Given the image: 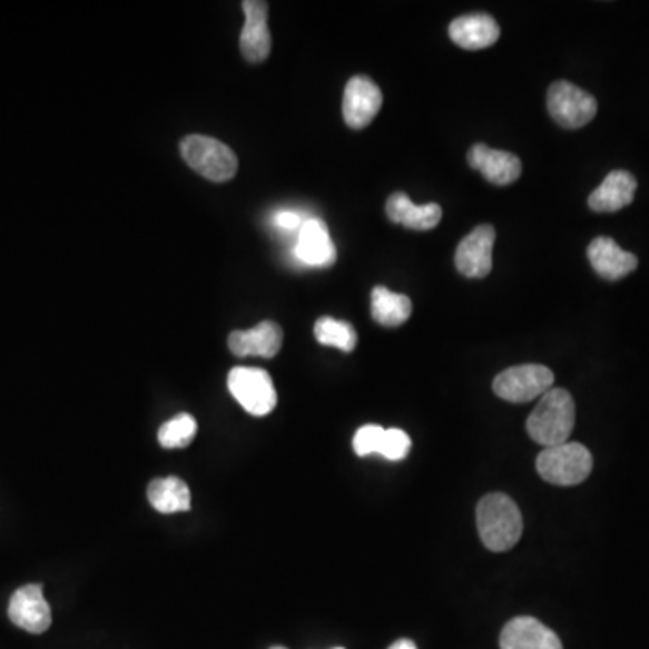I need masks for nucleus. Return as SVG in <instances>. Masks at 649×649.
<instances>
[{
    "instance_id": "nucleus-5",
    "label": "nucleus",
    "mask_w": 649,
    "mask_h": 649,
    "mask_svg": "<svg viewBox=\"0 0 649 649\" xmlns=\"http://www.w3.org/2000/svg\"><path fill=\"white\" fill-rule=\"evenodd\" d=\"M228 389L237 403L255 417H264L278 403L275 384L266 370L237 366L229 372Z\"/></svg>"
},
{
    "instance_id": "nucleus-27",
    "label": "nucleus",
    "mask_w": 649,
    "mask_h": 649,
    "mask_svg": "<svg viewBox=\"0 0 649 649\" xmlns=\"http://www.w3.org/2000/svg\"><path fill=\"white\" fill-rule=\"evenodd\" d=\"M389 649H419V648L417 646H415V642H413V640L401 639L397 640V642H394V645L390 646Z\"/></svg>"
},
{
    "instance_id": "nucleus-13",
    "label": "nucleus",
    "mask_w": 649,
    "mask_h": 649,
    "mask_svg": "<svg viewBox=\"0 0 649 649\" xmlns=\"http://www.w3.org/2000/svg\"><path fill=\"white\" fill-rule=\"evenodd\" d=\"M588 260L593 271L608 282L621 281L639 266L633 253L626 252L610 237H598L588 246Z\"/></svg>"
},
{
    "instance_id": "nucleus-7",
    "label": "nucleus",
    "mask_w": 649,
    "mask_h": 649,
    "mask_svg": "<svg viewBox=\"0 0 649 649\" xmlns=\"http://www.w3.org/2000/svg\"><path fill=\"white\" fill-rule=\"evenodd\" d=\"M554 374L543 365H520L503 370L493 383L494 394L508 403H529L552 390Z\"/></svg>"
},
{
    "instance_id": "nucleus-25",
    "label": "nucleus",
    "mask_w": 649,
    "mask_h": 649,
    "mask_svg": "<svg viewBox=\"0 0 649 649\" xmlns=\"http://www.w3.org/2000/svg\"><path fill=\"white\" fill-rule=\"evenodd\" d=\"M383 435L384 427L377 426V424H366V426L360 427L354 435V441H352L356 455L370 456L375 455V453L380 455Z\"/></svg>"
},
{
    "instance_id": "nucleus-21",
    "label": "nucleus",
    "mask_w": 649,
    "mask_h": 649,
    "mask_svg": "<svg viewBox=\"0 0 649 649\" xmlns=\"http://www.w3.org/2000/svg\"><path fill=\"white\" fill-rule=\"evenodd\" d=\"M412 299L386 287L372 291V318L383 327H399L412 316Z\"/></svg>"
},
{
    "instance_id": "nucleus-23",
    "label": "nucleus",
    "mask_w": 649,
    "mask_h": 649,
    "mask_svg": "<svg viewBox=\"0 0 649 649\" xmlns=\"http://www.w3.org/2000/svg\"><path fill=\"white\" fill-rule=\"evenodd\" d=\"M195 433H197L195 419L190 413H180L163 424L159 430V442L166 450H180L194 441Z\"/></svg>"
},
{
    "instance_id": "nucleus-19",
    "label": "nucleus",
    "mask_w": 649,
    "mask_h": 649,
    "mask_svg": "<svg viewBox=\"0 0 649 649\" xmlns=\"http://www.w3.org/2000/svg\"><path fill=\"white\" fill-rule=\"evenodd\" d=\"M386 215L392 223L401 224L404 228L427 232L441 223L442 208L435 203L413 204L406 194L397 191L386 200Z\"/></svg>"
},
{
    "instance_id": "nucleus-17",
    "label": "nucleus",
    "mask_w": 649,
    "mask_h": 649,
    "mask_svg": "<svg viewBox=\"0 0 649 649\" xmlns=\"http://www.w3.org/2000/svg\"><path fill=\"white\" fill-rule=\"evenodd\" d=\"M637 179L630 171L613 170L604 177L599 188L588 197V206L598 214H613L630 206L636 199Z\"/></svg>"
},
{
    "instance_id": "nucleus-8",
    "label": "nucleus",
    "mask_w": 649,
    "mask_h": 649,
    "mask_svg": "<svg viewBox=\"0 0 649 649\" xmlns=\"http://www.w3.org/2000/svg\"><path fill=\"white\" fill-rule=\"evenodd\" d=\"M496 232L491 224L474 228L456 247L455 266L465 278H485L493 269Z\"/></svg>"
},
{
    "instance_id": "nucleus-1",
    "label": "nucleus",
    "mask_w": 649,
    "mask_h": 649,
    "mask_svg": "<svg viewBox=\"0 0 649 649\" xmlns=\"http://www.w3.org/2000/svg\"><path fill=\"white\" fill-rule=\"evenodd\" d=\"M476 525L484 545L493 552H505L517 545L523 534L522 512L508 494L482 498L476 508Z\"/></svg>"
},
{
    "instance_id": "nucleus-22",
    "label": "nucleus",
    "mask_w": 649,
    "mask_h": 649,
    "mask_svg": "<svg viewBox=\"0 0 649 649\" xmlns=\"http://www.w3.org/2000/svg\"><path fill=\"white\" fill-rule=\"evenodd\" d=\"M314 336L325 346H334L343 352H352L357 345V334L351 323L323 316L314 325Z\"/></svg>"
},
{
    "instance_id": "nucleus-18",
    "label": "nucleus",
    "mask_w": 649,
    "mask_h": 649,
    "mask_svg": "<svg viewBox=\"0 0 649 649\" xmlns=\"http://www.w3.org/2000/svg\"><path fill=\"white\" fill-rule=\"evenodd\" d=\"M450 37L459 48L479 51L496 43L500 39V26L491 14H464L451 22Z\"/></svg>"
},
{
    "instance_id": "nucleus-15",
    "label": "nucleus",
    "mask_w": 649,
    "mask_h": 649,
    "mask_svg": "<svg viewBox=\"0 0 649 649\" xmlns=\"http://www.w3.org/2000/svg\"><path fill=\"white\" fill-rule=\"evenodd\" d=\"M294 255L305 266L327 267L336 262V246L332 243L327 226L319 218H307L299 228Z\"/></svg>"
},
{
    "instance_id": "nucleus-6",
    "label": "nucleus",
    "mask_w": 649,
    "mask_h": 649,
    "mask_svg": "<svg viewBox=\"0 0 649 649\" xmlns=\"http://www.w3.org/2000/svg\"><path fill=\"white\" fill-rule=\"evenodd\" d=\"M547 107L555 124L563 128H581L598 115V101L587 90L570 81H555L547 95Z\"/></svg>"
},
{
    "instance_id": "nucleus-14",
    "label": "nucleus",
    "mask_w": 649,
    "mask_h": 649,
    "mask_svg": "<svg viewBox=\"0 0 649 649\" xmlns=\"http://www.w3.org/2000/svg\"><path fill=\"white\" fill-rule=\"evenodd\" d=\"M502 649H563L560 637L534 617H517L500 636Z\"/></svg>"
},
{
    "instance_id": "nucleus-24",
    "label": "nucleus",
    "mask_w": 649,
    "mask_h": 649,
    "mask_svg": "<svg viewBox=\"0 0 649 649\" xmlns=\"http://www.w3.org/2000/svg\"><path fill=\"white\" fill-rule=\"evenodd\" d=\"M410 448H412V439L406 432L397 430V427L384 430L380 448V455H383L384 459L392 460V462L406 459Z\"/></svg>"
},
{
    "instance_id": "nucleus-16",
    "label": "nucleus",
    "mask_w": 649,
    "mask_h": 649,
    "mask_svg": "<svg viewBox=\"0 0 649 649\" xmlns=\"http://www.w3.org/2000/svg\"><path fill=\"white\" fill-rule=\"evenodd\" d=\"M284 332L275 322H264L252 331H235L229 336V351L238 357H275L282 348Z\"/></svg>"
},
{
    "instance_id": "nucleus-29",
    "label": "nucleus",
    "mask_w": 649,
    "mask_h": 649,
    "mask_svg": "<svg viewBox=\"0 0 649 649\" xmlns=\"http://www.w3.org/2000/svg\"><path fill=\"white\" fill-rule=\"evenodd\" d=\"M334 649H345V648H334Z\"/></svg>"
},
{
    "instance_id": "nucleus-11",
    "label": "nucleus",
    "mask_w": 649,
    "mask_h": 649,
    "mask_svg": "<svg viewBox=\"0 0 649 649\" xmlns=\"http://www.w3.org/2000/svg\"><path fill=\"white\" fill-rule=\"evenodd\" d=\"M468 163L473 170L480 171L491 185H512L522 176V161L514 154L494 150L488 145H473L468 153Z\"/></svg>"
},
{
    "instance_id": "nucleus-12",
    "label": "nucleus",
    "mask_w": 649,
    "mask_h": 649,
    "mask_svg": "<svg viewBox=\"0 0 649 649\" xmlns=\"http://www.w3.org/2000/svg\"><path fill=\"white\" fill-rule=\"evenodd\" d=\"M243 8L246 24L240 33V51L249 62H264L271 52V33L267 28L269 6L262 0H247Z\"/></svg>"
},
{
    "instance_id": "nucleus-2",
    "label": "nucleus",
    "mask_w": 649,
    "mask_h": 649,
    "mask_svg": "<svg viewBox=\"0 0 649 649\" xmlns=\"http://www.w3.org/2000/svg\"><path fill=\"white\" fill-rule=\"evenodd\" d=\"M576 426V404L563 389H552L540 399L531 417L527 419V432L541 446H560L569 442Z\"/></svg>"
},
{
    "instance_id": "nucleus-9",
    "label": "nucleus",
    "mask_w": 649,
    "mask_h": 649,
    "mask_svg": "<svg viewBox=\"0 0 649 649\" xmlns=\"http://www.w3.org/2000/svg\"><path fill=\"white\" fill-rule=\"evenodd\" d=\"M383 107V92L368 77H354L343 95V118L351 128L368 127Z\"/></svg>"
},
{
    "instance_id": "nucleus-10",
    "label": "nucleus",
    "mask_w": 649,
    "mask_h": 649,
    "mask_svg": "<svg viewBox=\"0 0 649 649\" xmlns=\"http://www.w3.org/2000/svg\"><path fill=\"white\" fill-rule=\"evenodd\" d=\"M8 616L20 630L40 636L49 630L52 622L51 608L43 598L40 584H26L20 587L11 598L8 607Z\"/></svg>"
},
{
    "instance_id": "nucleus-4",
    "label": "nucleus",
    "mask_w": 649,
    "mask_h": 649,
    "mask_svg": "<svg viewBox=\"0 0 649 649\" xmlns=\"http://www.w3.org/2000/svg\"><path fill=\"white\" fill-rule=\"evenodd\" d=\"M180 156L191 170L214 183L233 179L238 170V159L228 145L208 136H186L180 141Z\"/></svg>"
},
{
    "instance_id": "nucleus-26",
    "label": "nucleus",
    "mask_w": 649,
    "mask_h": 649,
    "mask_svg": "<svg viewBox=\"0 0 649 649\" xmlns=\"http://www.w3.org/2000/svg\"><path fill=\"white\" fill-rule=\"evenodd\" d=\"M304 217L296 214V212H291V209H282L275 215V226L276 228L284 229V232H294V229H299L304 226Z\"/></svg>"
},
{
    "instance_id": "nucleus-3",
    "label": "nucleus",
    "mask_w": 649,
    "mask_h": 649,
    "mask_svg": "<svg viewBox=\"0 0 649 649\" xmlns=\"http://www.w3.org/2000/svg\"><path fill=\"white\" fill-rule=\"evenodd\" d=\"M535 468L549 484L578 485L592 473V453L579 442H564L541 451Z\"/></svg>"
},
{
    "instance_id": "nucleus-28",
    "label": "nucleus",
    "mask_w": 649,
    "mask_h": 649,
    "mask_svg": "<svg viewBox=\"0 0 649 649\" xmlns=\"http://www.w3.org/2000/svg\"><path fill=\"white\" fill-rule=\"evenodd\" d=\"M271 649H287V648H282V646H275V648H271Z\"/></svg>"
},
{
    "instance_id": "nucleus-20",
    "label": "nucleus",
    "mask_w": 649,
    "mask_h": 649,
    "mask_svg": "<svg viewBox=\"0 0 649 649\" xmlns=\"http://www.w3.org/2000/svg\"><path fill=\"white\" fill-rule=\"evenodd\" d=\"M148 502L163 514L190 511V489L177 476L157 479L148 485Z\"/></svg>"
}]
</instances>
